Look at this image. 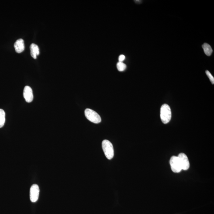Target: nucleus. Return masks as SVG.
<instances>
[{"mask_svg":"<svg viewBox=\"0 0 214 214\" xmlns=\"http://www.w3.org/2000/svg\"><path fill=\"white\" fill-rule=\"evenodd\" d=\"M14 47L17 53H20L24 51L25 45L23 39H20L17 40L14 44Z\"/></svg>","mask_w":214,"mask_h":214,"instance_id":"6e6552de","label":"nucleus"},{"mask_svg":"<svg viewBox=\"0 0 214 214\" xmlns=\"http://www.w3.org/2000/svg\"><path fill=\"white\" fill-rule=\"evenodd\" d=\"M24 97L26 102L30 103L33 101V95L32 88L28 86L25 87L24 90Z\"/></svg>","mask_w":214,"mask_h":214,"instance_id":"0eeeda50","label":"nucleus"},{"mask_svg":"<svg viewBox=\"0 0 214 214\" xmlns=\"http://www.w3.org/2000/svg\"><path fill=\"white\" fill-rule=\"evenodd\" d=\"M125 57L124 55H121L119 57V61L120 62H122L125 60Z\"/></svg>","mask_w":214,"mask_h":214,"instance_id":"4468645a","label":"nucleus"},{"mask_svg":"<svg viewBox=\"0 0 214 214\" xmlns=\"http://www.w3.org/2000/svg\"><path fill=\"white\" fill-rule=\"evenodd\" d=\"M86 117L90 122L98 124L101 122V118L97 113L93 110L87 108L84 111Z\"/></svg>","mask_w":214,"mask_h":214,"instance_id":"7ed1b4c3","label":"nucleus"},{"mask_svg":"<svg viewBox=\"0 0 214 214\" xmlns=\"http://www.w3.org/2000/svg\"><path fill=\"white\" fill-rule=\"evenodd\" d=\"M102 148L106 158L112 160L114 156L113 148L112 143L107 140L103 141Z\"/></svg>","mask_w":214,"mask_h":214,"instance_id":"f03ea898","label":"nucleus"},{"mask_svg":"<svg viewBox=\"0 0 214 214\" xmlns=\"http://www.w3.org/2000/svg\"><path fill=\"white\" fill-rule=\"evenodd\" d=\"M5 122V113L3 110L0 109V128L2 127Z\"/></svg>","mask_w":214,"mask_h":214,"instance_id":"9b49d317","label":"nucleus"},{"mask_svg":"<svg viewBox=\"0 0 214 214\" xmlns=\"http://www.w3.org/2000/svg\"><path fill=\"white\" fill-rule=\"evenodd\" d=\"M39 189L37 184L32 185L30 190V199L31 201L36 202L38 199L39 194Z\"/></svg>","mask_w":214,"mask_h":214,"instance_id":"39448f33","label":"nucleus"},{"mask_svg":"<svg viewBox=\"0 0 214 214\" xmlns=\"http://www.w3.org/2000/svg\"><path fill=\"white\" fill-rule=\"evenodd\" d=\"M181 164L182 169L188 170L190 167V162L188 157L184 153H181L178 156Z\"/></svg>","mask_w":214,"mask_h":214,"instance_id":"423d86ee","label":"nucleus"},{"mask_svg":"<svg viewBox=\"0 0 214 214\" xmlns=\"http://www.w3.org/2000/svg\"><path fill=\"white\" fill-rule=\"evenodd\" d=\"M172 171L175 173L180 172L182 169L178 156H173L170 160Z\"/></svg>","mask_w":214,"mask_h":214,"instance_id":"20e7f679","label":"nucleus"},{"mask_svg":"<svg viewBox=\"0 0 214 214\" xmlns=\"http://www.w3.org/2000/svg\"><path fill=\"white\" fill-rule=\"evenodd\" d=\"M172 116L170 107L167 104H164L160 109V118L164 124H167L171 120Z\"/></svg>","mask_w":214,"mask_h":214,"instance_id":"f257e3e1","label":"nucleus"},{"mask_svg":"<svg viewBox=\"0 0 214 214\" xmlns=\"http://www.w3.org/2000/svg\"><path fill=\"white\" fill-rule=\"evenodd\" d=\"M205 73H206L207 76L209 77V79L210 80L212 84H214V78L213 76L211 74V73L209 71H208V70H207V71H205Z\"/></svg>","mask_w":214,"mask_h":214,"instance_id":"ddd939ff","label":"nucleus"},{"mask_svg":"<svg viewBox=\"0 0 214 214\" xmlns=\"http://www.w3.org/2000/svg\"><path fill=\"white\" fill-rule=\"evenodd\" d=\"M204 53L208 56H210L212 53V49L209 45L207 43H204L202 45Z\"/></svg>","mask_w":214,"mask_h":214,"instance_id":"9d476101","label":"nucleus"},{"mask_svg":"<svg viewBox=\"0 0 214 214\" xmlns=\"http://www.w3.org/2000/svg\"><path fill=\"white\" fill-rule=\"evenodd\" d=\"M117 67L119 71H123L126 69V65L122 62H118L117 64Z\"/></svg>","mask_w":214,"mask_h":214,"instance_id":"f8f14e48","label":"nucleus"},{"mask_svg":"<svg viewBox=\"0 0 214 214\" xmlns=\"http://www.w3.org/2000/svg\"><path fill=\"white\" fill-rule=\"evenodd\" d=\"M30 49L31 56L33 58L36 59L40 53L38 46L35 44L32 43L30 46Z\"/></svg>","mask_w":214,"mask_h":214,"instance_id":"1a4fd4ad","label":"nucleus"}]
</instances>
